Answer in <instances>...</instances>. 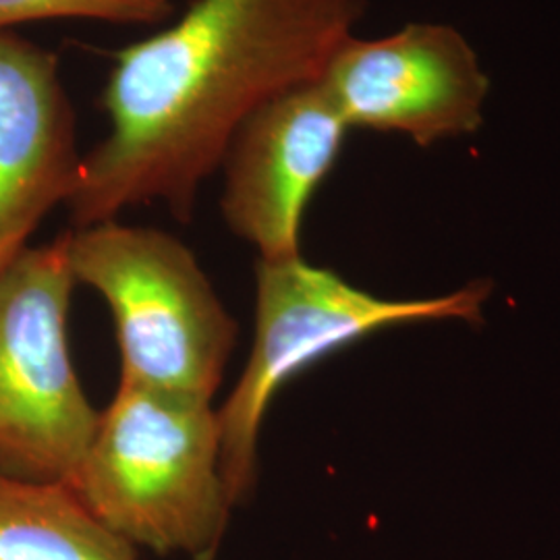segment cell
Wrapping results in <instances>:
<instances>
[{"label":"cell","mask_w":560,"mask_h":560,"mask_svg":"<svg viewBox=\"0 0 560 560\" xmlns=\"http://www.w3.org/2000/svg\"><path fill=\"white\" fill-rule=\"evenodd\" d=\"M363 13L365 0H196L122 46L102 92L110 131L83 154L67 201L75 229L152 201L191 221L243 120L320 80Z\"/></svg>","instance_id":"1"},{"label":"cell","mask_w":560,"mask_h":560,"mask_svg":"<svg viewBox=\"0 0 560 560\" xmlns=\"http://www.w3.org/2000/svg\"><path fill=\"white\" fill-rule=\"evenodd\" d=\"M69 488L136 550L217 560L235 509L222 478L219 409L119 382Z\"/></svg>","instance_id":"2"},{"label":"cell","mask_w":560,"mask_h":560,"mask_svg":"<svg viewBox=\"0 0 560 560\" xmlns=\"http://www.w3.org/2000/svg\"><path fill=\"white\" fill-rule=\"evenodd\" d=\"M67 254L75 282L113 314L120 382L212 402L237 322L196 254L166 231L117 219L69 231Z\"/></svg>","instance_id":"3"},{"label":"cell","mask_w":560,"mask_h":560,"mask_svg":"<svg viewBox=\"0 0 560 560\" xmlns=\"http://www.w3.org/2000/svg\"><path fill=\"white\" fill-rule=\"evenodd\" d=\"M490 291L488 282H471L434 300H384L301 256L258 260L249 358L219 409L222 478L233 506L245 504L256 492L261 423L287 382L384 328L416 322H478Z\"/></svg>","instance_id":"4"},{"label":"cell","mask_w":560,"mask_h":560,"mask_svg":"<svg viewBox=\"0 0 560 560\" xmlns=\"http://www.w3.org/2000/svg\"><path fill=\"white\" fill-rule=\"evenodd\" d=\"M75 284L67 233L0 266V471L13 478L71 486L98 428L67 337Z\"/></svg>","instance_id":"5"},{"label":"cell","mask_w":560,"mask_h":560,"mask_svg":"<svg viewBox=\"0 0 560 560\" xmlns=\"http://www.w3.org/2000/svg\"><path fill=\"white\" fill-rule=\"evenodd\" d=\"M320 83L349 129L397 133L430 148L478 133L490 78L448 23H407L381 38L349 36Z\"/></svg>","instance_id":"6"},{"label":"cell","mask_w":560,"mask_h":560,"mask_svg":"<svg viewBox=\"0 0 560 560\" xmlns=\"http://www.w3.org/2000/svg\"><path fill=\"white\" fill-rule=\"evenodd\" d=\"M349 131L320 80L282 92L243 120L221 164V212L258 260L301 256L305 210Z\"/></svg>","instance_id":"7"},{"label":"cell","mask_w":560,"mask_h":560,"mask_svg":"<svg viewBox=\"0 0 560 560\" xmlns=\"http://www.w3.org/2000/svg\"><path fill=\"white\" fill-rule=\"evenodd\" d=\"M81 159L57 55L0 32V266L69 201Z\"/></svg>","instance_id":"8"},{"label":"cell","mask_w":560,"mask_h":560,"mask_svg":"<svg viewBox=\"0 0 560 560\" xmlns=\"http://www.w3.org/2000/svg\"><path fill=\"white\" fill-rule=\"evenodd\" d=\"M0 560H141L65 483L0 471Z\"/></svg>","instance_id":"9"},{"label":"cell","mask_w":560,"mask_h":560,"mask_svg":"<svg viewBox=\"0 0 560 560\" xmlns=\"http://www.w3.org/2000/svg\"><path fill=\"white\" fill-rule=\"evenodd\" d=\"M173 0H0V32L30 21L90 20L156 25L173 15Z\"/></svg>","instance_id":"10"}]
</instances>
